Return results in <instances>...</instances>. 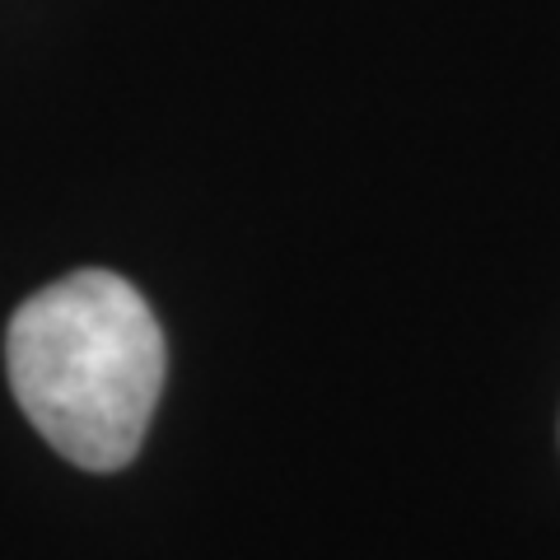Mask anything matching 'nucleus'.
Here are the masks:
<instances>
[{
    "mask_svg": "<svg viewBox=\"0 0 560 560\" xmlns=\"http://www.w3.org/2000/svg\"><path fill=\"white\" fill-rule=\"evenodd\" d=\"M10 383L38 434L90 471L127 467L164 388V331L131 280L75 271L20 304Z\"/></svg>",
    "mask_w": 560,
    "mask_h": 560,
    "instance_id": "obj_1",
    "label": "nucleus"
}]
</instances>
